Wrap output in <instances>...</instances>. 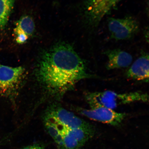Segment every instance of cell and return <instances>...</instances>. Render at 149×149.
Wrapping results in <instances>:
<instances>
[{
    "mask_svg": "<svg viewBox=\"0 0 149 149\" xmlns=\"http://www.w3.org/2000/svg\"><path fill=\"white\" fill-rule=\"evenodd\" d=\"M39 81L52 92L61 93L91 77L84 61L68 44H60L45 53L37 69Z\"/></svg>",
    "mask_w": 149,
    "mask_h": 149,
    "instance_id": "1",
    "label": "cell"
},
{
    "mask_svg": "<svg viewBox=\"0 0 149 149\" xmlns=\"http://www.w3.org/2000/svg\"><path fill=\"white\" fill-rule=\"evenodd\" d=\"M86 100L91 108L102 107L113 110L118 106L134 102H146L148 95L139 92L119 94L112 91L88 92Z\"/></svg>",
    "mask_w": 149,
    "mask_h": 149,
    "instance_id": "2",
    "label": "cell"
},
{
    "mask_svg": "<svg viewBox=\"0 0 149 149\" xmlns=\"http://www.w3.org/2000/svg\"><path fill=\"white\" fill-rule=\"evenodd\" d=\"M122 0H86L83 14L86 26L91 29L97 27L104 17L110 13Z\"/></svg>",
    "mask_w": 149,
    "mask_h": 149,
    "instance_id": "3",
    "label": "cell"
},
{
    "mask_svg": "<svg viewBox=\"0 0 149 149\" xmlns=\"http://www.w3.org/2000/svg\"><path fill=\"white\" fill-rule=\"evenodd\" d=\"M25 73L23 67L13 68L0 63V95L9 97L15 94L25 77Z\"/></svg>",
    "mask_w": 149,
    "mask_h": 149,
    "instance_id": "4",
    "label": "cell"
},
{
    "mask_svg": "<svg viewBox=\"0 0 149 149\" xmlns=\"http://www.w3.org/2000/svg\"><path fill=\"white\" fill-rule=\"evenodd\" d=\"M108 27L111 38L116 40H127L134 36L139 30V22L133 17L122 18H109Z\"/></svg>",
    "mask_w": 149,
    "mask_h": 149,
    "instance_id": "5",
    "label": "cell"
},
{
    "mask_svg": "<svg viewBox=\"0 0 149 149\" xmlns=\"http://www.w3.org/2000/svg\"><path fill=\"white\" fill-rule=\"evenodd\" d=\"M77 110L81 114L91 120L115 126L119 125L126 116L125 113L117 112L102 107L91 108L90 109L79 108Z\"/></svg>",
    "mask_w": 149,
    "mask_h": 149,
    "instance_id": "6",
    "label": "cell"
},
{
    "mask_svg": "<svg viewBox=\"0 0 149 149\" xmlns=\"http://www.w3.org/2000/svg\"><path fill=\"white\" fill-rule=\"evenodd\" d=\"M47 115L55 119L67 127L72 129L81 128L94 133V127L91 124L62 108L52 109Z\"/></svg>",
    "mask_w": 149,
    "mask_h": 149,
    "instance_id": "7",
    "label": "cell"
},
{
    "mask_svg": "<svg viewBox=\"0 0 149 149\" xmlns=\"http://www.w3.org/2000/svg\"><path fill=\"white\" fill-rule=\"evenodd\" d=\"M149 55L144 53L132 64L126 74L130 79L147 82L149 80Z\"/></svg>",
    "mask_w": 149,
    "mask_h": 149,
    "instance_id": "8",
    "label": "cell"
},
{
    "mask_svg": "<svg viewBox=\"0 0 149 149\" xmlns=\"http://www.w3.org/2000/svg\"><path fill=\"white\" fill-rule=\"evenodd\" d=\"M105 53L108 59L107 70L127 68L133 61L130 54L120 49L108 50Z\"/></svg>",
    "mask_w": 149,
    "mask_h": 149,
    "instance_id": "9",
    "label": "cell"
},
{
    "mask_svg": "<svg viewBox=\"0 0 149 149\" xmlns=\"http://www.w3.org/2000/svg\"><path fill=\"white\" fill-rule=\"evenodd\" d=\"M35 29V24L32 18L25 16L20 19L17 23L14 29L16 40L19 44L26 41L29 37L32 34Z\"/></svg>",
    "mask_w": 149,
    "mask_h": 149,
    "instance_id": "10",
    "label": "cell"
},
{
    "mask_svg": "<svg viewBox=\"0 0 149 149\" xmlns=\"http://www.w3.org/2000/svg\"><path fill=\"white\" fill-rule=\"evenodd\" d=\"M15 0H0V29H3L8 21Z\"/></svg>",
    "mask_w": 149,
    "mask_h": 149,
    "instance_id": "11",
    "label": "cell"
},
{
    "mask_svg": "<svg viewBox=\"0 0 149 149\" xmlns=\"http://www.w3.org/2000/svg\"><path fill=\"white\" fill-rule=\"evenodd\" d=\"M45 126L48 133L53 139L59 134V131L56 127L49 121L45 120Z\"/></svg>",
    "mask_w": 149,
    "mask_h": 149,
    "instance_id": "12",
    "label": "cell"
},
{
    "mask_svg": "<svg viewBox=\"0 0 149 149\" xmlns=\"http://www.w3.org/2000/svg\"><path fill=\"white\" fill-rule=\"evenodd\" d=\"M54 140L57 144L58 149H65L63 137L60 133Z\"/></svg>",
    "mask_w": 149,
    "mask_h": 149,
    "instance_id": "13",
    "label": "cell"
},
{
    "mask_svg": "<svg viewBox=\"0 0 149 149\" xmlns=\"http://www.w3.org/2000/svg\"><path fill=\"white\" fill-rule=\"evenodd\" d=\"M45 147L43 143H38L24 147L22 149H45Z\"/></svg>",
    "mask_w": 149,
    "mask_h": 149,
    "instance_id": "14",
    "label": "cell"
}]
</instances>
